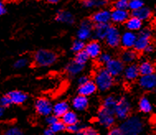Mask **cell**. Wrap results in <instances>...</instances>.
<instances>
[{
  "instance_id": "1",
  "label": "cell",
  "mask_w": 156,
  "mask_h": 135,
  "mask_svg": "<svg viewBox=\"0 0 156 135\" xmlns=\"http://www.w3.org/2000/svg\"><path fill=\"white\" fill-rule=\"evenodd\" d=\"M119 128L122 134L137 135L141 133L144 130V122L139 116H129L128 118L122 120Z\"/></svg>"
},
{
  "instance_id": "2",
  "label": "cell",
  "mask_w": 156,
  "mask_h": 135,
  "mask_svg": "<svg viewBox=\"0 0 156 135\" xmlns=\"http://www.w3.org/2000/svg\"><path fill=\"white\" fill-rule=\"evenodd\" d=\"M94 82L98 90L101 92H107L111 89L114 84V78L108 73L105 68H98L94 73Z\"/></svg>"
},
{
  "instance_id": "3",
  "label": "cell",
  "mask_w": 156,
  "mask_h": 135,
  "mask_svg": "<svg viewBox=\"0 0 156 135\" xmlns=\"http://www.w3.org/2000/svg\"><path fill=\"white\" fill-rule=\"evenodd\" d=\"M58 55L50 50H39L34 54V64L38 67H50L57 61Z\"/></svg>"
},
{
  "instance_id": "4",
  "label": "cell",
  "mask_w": 156,
  "mask_h": 135,
  "mask_svg": "<svg viewBox=\"0 0 156 135\" xmlns=\"http://www.w3.org/2000/svg\"><path fill=\"white\" fill-rule=\"evenodd\" d=\"M153 36V32L149 27H142L137 34L136 40L135 42L133 49L138 53L144 52L147 45L151 43V40Z\"/></svg>"
},
{
  "instance_id": "5",
  "label": "cell",
  "mask_w": 156,
  "mask_h": 135,
  "mask_svg": "<svg viewBox=\"0 0 156 135\" xmlns=\"http://www.w3.org/2000/svg\"><path fill=\"white\" fill-rule=\"evenodd\" d=\"M131 101L126 96H122L117 99L116 107H115V116L120 120H124L131 115Z\"/></svg>"
},
{
  "instance_id": "6",
  "label": "cell",
  "mask_w": 156,
  "mask_h": 135,
  "mask_svg": "<svg viewBox=\"0 0 156 135\" xmlns=\"http://www.w3.org/2000/svg\"><path fill=\"white\" fill-rule=\"evenodd\" d=\"M116 116L114 113L109 112L103 108H100L98 112V122L100 125L104 128H111L114 125L116 122Z\"/></svg>"
},
{
  "instance_id": "7",
  "label": "cell",
  "mask_w": 156,
  "mask_h": 135,
  "mask_svg": "<svg viewBox=\"0 0 156 135\" xmlns=\"http://www.w3.org/2000/svg\"><path fill=\"white\" fill-rule=\"evenodd\" d=\"M94 23L91 19L83 20L80 23V27L77 31V37L81 40H86L89 39L93 35Z\"/></svg>"
},
{
  "instance_id": "8",
  "label": "cell",
  "mask_w": 156,
  "mask_h": 135,
  "mask_svg": "<svg viewBox=\"0 0 156 135\" xmlns=\"http://www.w3.org/2000/svg\"><path fill=\"white\" fill-rule=\"evenodd\" d=\"M104 40H105L106 44L109 47H112V48L118 47L121 43V32L119 29L114 26H110Z\"/></svg>"
},
{
  "instance_id": "9",
  "label": "cell",
  "mask_w": 156,
  "mask_h": 135,
  "mask_svg": "<svg viewBox=\"0 0 156 135\" xmlns=\"http://www.w3.org/2000/svg\"><path fill=\"white\" fill-rule=\"evenodd\" d=\"M125 64L120 59H112L105 64V68L113 78L119 77L123 73Z\"/></svg>"
},
{
  "instance_id": "10",
  "label": "cell",
  "mask_w": 156,
  "mask_h": 135,
  "mask_svg": "<svg viewBox=\"0 0 156 135\" xmlns=\"http://www.w3.org/2000/svg\"><path fill=\"white\" fill-rule=\"evenodd\" d=\"M35 109L38 115L42 116H47L52 114L53 105L50 100L45 97L38 98L35 102Z\"/></svg>"
},
{
  "instance_id": "11",
  "label": "cell",
  "mask_w": 156,
  "mask_h": 135,
  "mask_svg": "<svg viewBox=\"0 0 156 135\" xmlns=\"http://www.w3.org/2000/svg\"><path fill=\"white\" fill-rule=\"evenodd\" d=\"M139 86L145 91H153L156 88V74L155 73L140 75L138 78Z\"/></svg>"
},
{
  "instance_id": "12",
  "label": "cell",
  "mask_w": 156,
  "mask_h": 135,
  "mask_svg": "<svg viewBox=\"0 0 156 135\" xmlns=\"http://www.w3.org/2000/svg\"><path fill=\"white\" fill-rule=\"evenodd\" d=\"M136 37H137V34L135 31H128L127 30L121 35L120 45H122L123 49L133 48L136 40Z\"/></svg>"
},
{
  "instance_id": "13",
  "label": "cell",
  "mask_w": 156,
  "mask_h": 135,
  "mask_svg": "<svg viewBox=\"0 0 156 135\" xmlns=\"http://www.w3.org/2000/svg\"><path fill=\"white\" fill-rule=\"evenodd\" d=\"M84 50L88 54L89 58L97 59L100 55V54L102 53V46H101V44L97 40H95L85 45Z\"/></svg>"
},
{
  "instance_id": "14",
  "label": "cell",
  "mask_w": 156,
  "mask_h": 135,
  "mask_svg": "<svg viewBox=\"0 0 156 135\" xmlns=\"http://www.w3.org/2000/svg\"><path fill=\"white\" fill-rule=\"evenodd\" d=\"M130 17V12L127 9H116L111 12V21L116 24L125 23L126 21Z\"/></svg>"
},
{
  "instance_id": "15",
  "label": "cell",
  "mask_w": 156,
  "mask_h": 135,
  "mask_svg": "<svg viewBox=\"0 0 156 135\" xmlns=\"http://www.w3.org/2000/svg\"><path fill=\"white\" fill-rule=\"evenodd\" d=\"M92 22L94 24L97 23H109L111 21V11L108 9H101L94 12L92 17Z\"/></svg>"
},
{
  "instance_id": "16",
  "label": "cell",
  "mask_w": 156,
  "mask_h": 135,
  "mask_svg": "<svg viewBox=\"0 0 156 135\" xmlns=\"http://www.w3.org/2000/svg\"><path fill=\"white\" fill-rule=\"evenodd\" d=\"M110 23H97L94 24L93 29L94 37L97 40H102L105 39L108 29L110 27Z\"/></svg>"
},
{
  "instance_id": "17",
  "label": "cell",
  "mask_w": 156,
  "mask_h": 135,
  "mask_svg": "<svg viewBox=\"0 0 156 135\" xmlns=\"http://www.w3.org/2000/svg\"><path fill=\"white\" fill-rule=\"evenodd\" d=\"M122 74L124 75V78L127 81H135L136 79H138V78L140 77L138 64H134V63L128 64L124 68Z\"/></svg>"
},
{
  "instance_id": "18",
  "label": "cell",
  "mask_w": 156,
  "mask_h": 135,
  "mask_svg": "<svg viewBox=\"0 0 156 135\" xmlns=\"http://www.w3.org/2000/svg\"><path fill=\"white\" fill-rule=\"evenodd\" d=\"M55 19L58 22L72 25L74 23L75 17L71 12L67 11V10H60L56 12Z\"/></svg>"
},
{
  "instance_id": "19",
  "label": "cell",
  "mask_w": 156,
  "mask_h": 135,
  "mask_svg": "<svg viewBox=\"0 0 156 135\" xmlns=\"http://www.w3.org/2000/svg\"><path fill=\"white\" fill-rule=\"evenodd\" d=\"M139 57V53L136 50H135L133 48L131 49H124L121 54V58L120 59L125 64H132L136 60H137Z\"/></svg>"
},
{
  "instance_id": "20",
  "label": "cell",
  "mask_w": 156,
  "mask_h": 135,
  "mask_svg": "<svg viewBox=\"0 0 156 135\" xmlns=\"http://www.w3.org/2000/svg\"><path fill=\"white\" fill-rule=\"evenodd\" d=\"M89 101H88V96L78 95L72 100V106L74 110L77 111H83L88 107Z\"/></svg>"
},
{
  "instance_id": "21",
  "label": "cell",
  "mask_w": 156,
  "mask_h": 135,
  "mask_svg": "<svg viewBox=\"0 0 156 135\" xmlns=\"http://www.w3.org/2000/svg\"><path fill=\"white\" fill-rule=\"evenodd\" d=\"M97 90H98V87H97L95 82L94 81L89 80L88 82H87L84 84L79 86L78 93L80 95H82V96H89L94 95V93L97 92Z\"/></svg>"
},
{
  "instance_id": "22",
  "label": "cell",
  "mask_w": 156,
  "mask_h": 135,
  "mask_svg": "<svg viewBox=\"0 0 156 135\" xmlns=\"http://www.w3.org/2000/svg\"><path fill=\"white\" fill-rule=\"evenodd\" d=\"M8 96H9V98L11 100L12 104L15 105L23 104L28 98V96L25 92H23L22 91L17 90L9 92L8 93Z\"/></svg>"
},
{
  "instance_id": "23",
  "label": "cell",
  "mask_w": 156,
  "mask_h": 135,
  "mask_svg": "<svg viewBox=\"0 0 156 135\" xmlns=\"http://www.w3.org/2000/svg\"><path fill=\"white\" fill-rule=\"evenodd\" d=\"M152 15H153V13H152L151 9L148 7H145V6H143V7L136 9V10L131 11V16L139 18V19L141 20L142 22L151 19Z\"/></svg>"
},
{
  "instance_id": "24",
  "label": "cell",
  "mask_w": 156,
  "mask_h": 135,
  "mask_svg": "<svg viewBox=\"0 0 156 135\" xmlns=\"http://www.w3.org/2000/svg\"><path fill=\"white\" fill-rule=\"evenodd\" d=\"M84 67H85V65L80 64L79 63L75 62L73 59L72 61L68 63V64L66 65V72L68 73L69 76H76L84 69Z\"/></svg>"
},
{
  "instance_id": "25",
  "label": "cell",
  "mask_w": 156,
  "mask_h": 135,
  "mask_svg": "<svg viewBox=\"0 0 156 135\" xmlns=\"http://www.w3.org/2000/svg\"><path fill=\"white\" fill-rule=\"evenodd\" d=\"M125 26L128 31H139L143 27V22L139 18L131 16L126 21Z\"/></svg>"
},
{
  "instance_id": "26",
  "label": "cell",
  "mask_w": 156,
  "mask_h": 135,
  "mask_svg": "<svg viewBox=\"0 0 156 135\" xmlns=\"http://www.w3.org/2000/svg\"><path fill=\"white\" fill-rule=\"evenodd\" d=\"M69 110V105L68 102H66L65 101H61L53 105L52 114H54L55 116L60 118Z\"/></svg>"
},
{
  "instance_id": "27",
  "label": "cell",
  "mask_w": 156,
  "mask_h": 135,
  "mask_svg": "<svg viewBox=\"0 0 156 135\" xmlns=\"http://www.w3.org/2000/svg\"><path fill=\"white\" fill-rule=\"evenodd\" d=\"M138 68H139L140 76V75H147V74H151V73H154L155 72V67H154V64L151 63V61H148V60L142 61L138 65Z\"/></svg>"
},
{
  "instance_id": "28",
  "label": "cell",
  "mask_w": 156,
  "mask_h": 135,
  "mask_svg": "<svg viewBox=\"0 0 156 135\" xmlns=\"http://www.w3.org/2000/svg\"><path fill=\"white\" fill-rule=\"evenodd\" d=\"M60 118H61V121L66 124V126L70 125V124H76L79 122V117L77 116L76 113L69 110L67 112L65 113Z\"/></svg>"
},
{
  "instance_id": "29",
  "label": "cell",
  "mask_w": 156,
  "mask_h": 135,
  "mask_svg": "<svg viewBox=\"0 0 156 135\" xmlns=\"http://www.w3.org/2000/svg\"><path fill=\"white\" fill-rule=\"evenodd\" d=\"M138 108L140 112L144 114H149L153 110V106L150 100L146 96H142L138 102Z\"/></svg>"
},
{
  "instance_id": "30",
  "label": "cell",
  "mask_w": 156,
  "mask_h": 135,
  "mask_svg": "<svg viewBox=\"0 0 156 135\" xmlns=\"http://www.w3.org/2000/svg\"><path fill=\"white\" fill-rule=\"evenodd\" d=\"M82 5L86 9L102 8L108 3V0H81Z\"/></svg>"
},
{
  "instance_id": "31",
  "label": "cell",
  "mask_w": 156,
  "mask_h": 135,
  "mask_svg": "<svg viewBox=\"0 0 156 135\" xmlns=\"http://www.w3.org/2000/svg\"><path fill=\"white\" fill-rule=\"evenodd\" d=\"M116 101H117V99L115 96H108L103 100V102H102L101 107L109 111V112L115 114V107H116Z\"/></svg>"
},
{
  "instance_id": "32",
  "label": "cell",
  "mask_w": 156,
  "mask_h": 135,
  "mask_svg": "<svg viewBox=\"0 0 156 135\" xmlns=\"http://www.w3.org/2000/svg\"><path fill=\"white\" fill-rule=\"evenodd\" d=\"M75 56H74V60L75 62L79 63L80 64L85 65L87 64V62L89 59V56L88 55V54L86 53V51L83 50H81L78 53H75Z\"/></svg>"
},
{
  "instance_id": "33",
  "label": "cell",
  "mask_w": 156,
  "mask_h": 135,
  "mask_svg": "<svg viewBox=\"0 0 156 135\" xmlns=\"http://www.w3.org/2000/svg\"><path fill=\"white\" fill-rule=\"evenodd\" d=\"M85 47V43L83 40H81L80 39H77L76 40H74L72 46H71V50L73 51L74 53H78L81 50H83Z\"/></svg>"
},
{
  "instance_id": "34",
  "label": "cell",
  "mask_w": 156,
  "mask_h": 135,
  "mask_svg": "<svg viewBox=\"0 0 156 135\" xmlns=\"http://www.w3.org/2000/svg\"><path fill=\"white\" fill-rule=\"evenodd\" d=\"M85 127L86 125L80 124V123L78 122L76 124H70V125L66 126V130H67V131H68L69 133H76V134H78V133H79L83 128H85Z\"/></svg>"
},
{
  "instance_id": "35",
  "label": "cell",
  "mask_w": 156,
  "mask_h": 135,
  "mask_svg": "<svg viewBox=\"0 0 156 135\" xmlns=\"http://www.w3.org/2000/svg\"><path fill=\"white\" fill-rule=\"evenodd\" d=\"M50 128L51 129V130L54 132V133H60L65 131L66 130V125L64 123H63L61 120L56 121L55 124H51Z\"/></svg>"
},
{
  "instance_id": "36",
  "label": "cell",
  "mask_w": 156,
  "mask_h": 135,
  "mask_svg": "<svg viewBox=\"0 0 156 135\" xmlns=\"http://www.w3.org/2000/svg\"><path fill=\"white\" fill-rule=\"evenodd\" d=\"M143 6H145L144 0H129L128 9H130L131 11H134L141 8Z\"/></svg>"
},
{
  "instance_id": "37",
  "label": "cell",
  "mask_w": 156,
  "mask_h": 135,
  "mask_svg": "<svg viewBox=\"0 0 156 135\" xmlns=\"http://www.w3.org/2000/svg\"><path fill=\"white\" fill-rule=\"evenodd\" d=\"M128 3L129 0H116L113 7L116 9H128Z\"/></svg>"
},
{
  "instance_id": "38",
  "label": "cell",
  "mask_w": 156,
  "mask_h": 135,
  "mask_svg": "<svg viewBox=\"0 0 156 135\" xmlns=\"http://www.w3.org/2000/svg\"><path fill=\"white\" fill-rule=\"evenodd\" d=\"M98 62L101 64H104L105 65L108 61H110L112 59L111 54H109L108 53H101L100 55L98 58Z\"/></svg>"
},
{
  "instance_id": "39",
  "label": "cell",
  "mask_w": 156,
  "mask_h": 135,
  "mask_svg": "<svg viewBox=\"0 0 156 135\" xmlns=\"http://www.w3.org/2000/svg\"><path fill=\"white\" fill-rule=\"evenodd\" d=\"M28 64V59L27 58H21V59H17V61L14 63L13 64V67L16 68V69H21V68H23L24 67H26Z\"/></svg>"
},
{
  "instance_id": "40",
  "label": "cell",
  "mask_w": 156,
  "mask_h": 135,
  "mask_svg": "<svg viewBox=\"0 0 156 135\" xmlns=\"http://www.w3.org/2000/svg\"><path fill=\"white\" fill-rule=\"evenodd\" d=\"M79 135H98V133L95 129L91 128V127L86 126L85 128H83L79 133Z\"/></svg>"
},
{
  "instance_id": "41",
  "label": "cell",
  "mask_w": 156,
  "mask_h": 135,
  "mask_svg": "<svg viewBox=\"0 0 156 135\" xmlns=\"http://www.w3.org/2000/svg\"><path fill=\"white\" fill-rule=\"evenodd\" d=\"M23 133V131L17 127H11L5 131L6 135H22Z\"/></svg>"
},
{
  "instance_id": "42",
  "label": "cell",
  "mask_w": 156,
  "mask_h": 135,
  "mask_svg": "<svg viewBox=\"0 0 156 135\" xmlns=\"http://www.w3.org/2000/svg\"><path fill=\"white\" fill-rule=\"evenodd\" d=\"M11 105H12V101L8 95L0 98V106H3V108L10 106Z\"/></svg>"
},
{
  "instance_id": "43",
  "label": "cell",
  "mask_w": 156,
  "mask_h": 135,
  "mask_svg": "<svg viewBox=\"0 0 156 135\" xmlns=\"http://www.w3.org/2000/svg\"><path fill=\"white\" fill-rule=\"evenodd\" d=\"M59 120V117H57L56 116H55L54 114L53 115H49V116H45V123L48 124L49 126H51V124H55L56 121Z\"/></svg>"
},
{
  "instance_id": "44",
  "label": "cell",
  "mask_w": 156,
  "mask_h": 135,
  "mask_svg": "<svg viewBox=\"0 0 156 135\" xmlns=\"http://www.w3.org/2000/svg\"><path fill=\"white\" fill-rule=\"evenodd\" d=\"M109 135H122V131L120 130V128L116 127H111V130L108 132Z\"/></svg>"
},
{
  "instance_id": "45",
  "label": "cell",
  "mask_w": 156,
  "mask_h": 135,
  "mask_svg": "<svg viewBox=\"0 0 156 135\" xmlns=\"http://www.w3.org/2000/svg\"><path fill=\"white\" fill-rule=\"evenodd\" d=\"M89 80H90V79H89V78H88V76L83 75V76L80 77V78H78V84H79V86L84 84V83H86L87 82H88Z\"/></svg>"
},
{
  "instance_id": "46",
  "label": "cell",
  "mask_w": 156,
  "mask_h": 135,
  "mask_svg": "<svg viewBox=\"0 0 156 135\" xmlns=\"http://www.w3.org/2000/svg\"><path fill=\"white\" fill-rule=\"evenodd\" d=\"M154 50H155V46H154V45H153L152 43H150L147 45V47L145 49L144 52L146 54H152L153 52H154Z\"/></svg>"
},
{
  "instance_id": "47",
  "label": "cell",
  "mask_w": 156,
  "mask_h": 135,
  "mask_svg": "<svg viewBox=\"0 0 156 135\" xmlns=\"http://www.w3.org/2000/svg\"><path fill=\"white\" fill-rule=\"evenodd\" d=\"M6 13V7L3 2L0 1V16L5 14Z\"/></svg>"
},
{
  "instance_id": "48",
  "label": "cell",
  "mask_w": 156,
  "mask_h": 135,
  "mask_svg": "<svg viewBox=\"0 0 156 135\" xmlns=\"http://www.w3.org/2000/svg\"><path fill=\"white\" fill-rule=\"evenodd\" d=\"M43 134L44 135H54V132L51 130V128H48V129H46V130H44V132H43Z\"/></svg>"
},
{
  "instance_id": "49",
  "label": "cell",
  "mask_w": 156,
  "mask_h": 135,
  "mask_svg": "<svg viewBox=\"0 0 156 135\" xmlns=\"http://www.w3.org/2000/svg\"><path fill=\"white\" fill-rule=\"evenodd\" d=\"M48 3H51V4H56L60 2V0H45Z\"/></svg>"
},
{
  "instance_id": "50",
  "label": "cell",
  "mask_w": 156,
  "mask_h": 135,
  "mask_svg": "<svg viewBox=\"0 0 156 135\" xmlns=\"http://www.w3.org/2000/svg\"><path fill=\"white\" fill-rule=\"evenodd\" d=\"M3 114H4V108L0 106V118L3 116Z\"/></svg>"
},
{
  "instance_id": "51",
  "label": "cell",
  "mask_w": 156,
  "mask_h": 135,
  "mask_svg": "<svg viewBox=\"0 0 156 135\" xmlns=\"http://www.w3.org/2000/svg\"><path fill=\"white\" fill-rule=\"evenodd\" d=\"M154 31H155V34H156V23H155V26H154Z\"/></svg>"
},
{
  "instance_id": "52",
  "label": "cell",
  "mask_w": 156,
  "mask_h": 135,
  "mask_svg": "<svg viewBox=\"0 0 156 135\" xmlns=\"http://www.w3.org/2000/svg\"><path fill=\"white\" fill-rule=\"evenodd\" d=\"M155 11H156V6H155Z\"/></svg>"
}]
</instances>
